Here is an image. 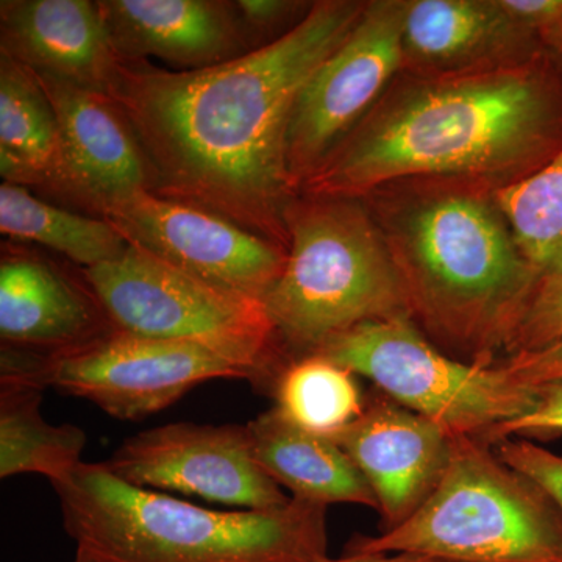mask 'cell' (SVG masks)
<instances>
[{
  "label": "cell",
  "mask_w": 562,
  "mask_h": 562,
  "mask_svg": "<svg viewBox=\"0 0 562 562\" xmlns=\"http://www.w3.org/2000/svg\"><path fill=\"white\" fill-rule=\"evenodd\" d=\"M362 0H321L258 49L202 69L120 58L106 98L154 172V192L201 206L288 249L295 191L286 147L302 88L360 20Z\"/></svg>",
  "instance_id": "cell-1"
},
{
  "label": "cell",
  "mask_w": 562,
  "mask_h": 562,
  "mask_svg": "<svg viewBox=\"0 0 562 562\" xmlns=\"http://www.w3.org/2000/svg\"><path fill=\"white\" fill-rule=\"evenodd\" d=\"M561 150L562 70L549 52L522 65L464 76L401 70L301 192L361 199L406 179L497 191Z\"/></svg>",
  "instance_id": "cell-2"
},
{
  "label": "cell",
  "mask_w": 562,
  "mask_h": 562,
  "mask_svg": "<svg viewBox=\"0 0 562 562\" xmlns=\"http://www.w3.org/2000/svg\"><path fill=\"white\" fill-rule=\"evenodd\" d=\"M494 192L406 179L361 198L382 232L414 324L443 353L471 364L509 357L541 281Z\"/></svg>",
  "instance_id": "cell-3"
},
{
  "label": "cell",
  "mask_w": 562,
  "mask_h": 562,
  "mask_svg": "<svg viewBox=\"0 0 562 562\" xmlns=\"http://www.w3.org/2000/svg\"><path fill=\"white\" fill-rule=\"evenodd\" d=\"M77 549L101 562H322L327 506L291 497L272 509L213 512L81 462L52 484Z\"/></svg>",
  "instance_id": "cell-4"
},
{
  "label": "cell",
  "mask_w": 562,
  "mask_h": 562,
  "mask_svg": "<svg viewBox=\"0 0 562 562\" xmlns=\"http://www.w3.org/2000/svg\"><path fill=\"white\" fill-rule=\"evenodd\" d=\"M284 225L286 261L262 303L295 358L368 322L412 319L382 232L361 199L301 192Z\"/></svg>",
  "instance_id": "cell-5"
},
{
  "label": "cell",
  "mask_w": 562,
  "mask_h": 562,
  "mask_svg": "<svg viewBox=\"0 0 562 562\" xmlns=\"http://www.w3.org/2000/svg\"><path fill=\"white\" fill-rule=\"evenodd\" d=\"M344 553L446 562H562V509L492 443L453 438L441 482L394 530L355 536Z\"/></svg>",
  "instance_id": "cell-6"
},
{
  "label": "cell",
  "mask_w": 562,
  "mask_h": 562,
  "mask_svg": "<svg viewBox=\"0 0 562 562\" xmlns=\"http://www.w3.org/2000/svg\"><path fill=\"white\" fill-rule=\"evenodd\" d=\"M85 280L116 330L198 344L272 384L284 368L265 303L222 290L128 244L117 260L85 269Z\"/></svg>",
  "instance_id": "cell-7"
},
{
  "label": "cell",
  "mask_w": 562,
  "mask_h": 562,
  "mask_svg": "<svg viewBox=\"0 0 562 562\" xmlns=\"http://www.w3.org/2000/svg\"><path fill=\"white\" fill-rule=\"evenodd\" d=\"M321 355L405 408L457 436L490 441L492 432L535 408L538 390L517 383L501 364L454 360L409 317L368 322L328 339Z\"/></svg>",
  "instance_id": "cell-8"
},
{
  "label": "cell",
  "mask_w": 562,
  "mask_h": 562,
  "mask_svg": "<svg viewBox=\"0 0 562 562\" xmlns=\"http://www.w3.org/2000/svg\"><path fill=\"white\" fill-rule=\"evenodd\" d=\"M406 3L408 0L366 2L341 46L302 88L292 111L286 147L288 173L295 194L401 74Z\"/></svg>",
  "instance_id": "cell-9"
},
{
  "label": "cell",
  "mask_w": 562,
  "mask_h": 562,
  "mask_svg": "<svg viewBox=\"0 0 562 562\" xmlns=\"http://www.w3.org/2000/svg\"><path fill=\"white\" fill-rule=\"evenodd\" d=\"M251 375L198 344L111 330L99 338L41 353L44 387L85 398L120 420H139L180 401L198 384Z\"/></svg>",
  "instance_id": "cell-10"
},
{
  "label": "cell",
  "mask_w": 562,
  "mask_h": 562,
  "mask_svg": "<svg viewBox=\"0 0 562 562\" xmlns=\"http://www.w3.org/2000/svg\"><path fill=\"white\" fill-rule=\"evenodd\" d=\"M132 246L195 279L261 301L286 249L201 206L139 191L101 211Z\"/></svg>",
  "instance_id": "cell-11"
},
{
  "label": "cell",
  "mask_w": 562,
  "mask_h": 562,
  "mask_svg": "<svg viewBox=\"0 0 562 562\" xmlns=\"http://www.w3.org/2000/svg\"><path fill=\"white\" fill-rule=\"evenodd\" d=\"M102 464L133 486L239 509H272L291 501L255 461L246 425L177 422L150 428L122 442Z\"/></svg>",
  "instance_id": "cell-12"
},
{
  "label": "cell",
  "mask_w": 562,
  "mask_h": 562,
  "mask_svg": "<svg viewBox=\"0 0 562 562\" xmlns=\"http://www.w3.org/2000/svg\"><path fill=\"white\" fill-rule=\"evenodd\" d=\"M349 454L379 502L380 532L408 520L441 482L453 438L380 390L357 420L327 436Z\"/></svg>",
  "instance_id": "cell-13"
},
{
  "label": "cell",
  "mask_w": 562,
  "mask_h": 562,
  "mask_svg": "<svg viewBox=\"0 0 562 562\" xmlns=\"http://www.w3.org/2000/svg\"><path fill=\"white\" fill-rule=\"evenodd\" d=\"M57 117L63 191L102 211L139 191L154 172L121 110L105 94L35 72Z\"/></svg>",
  "instance_id": "cell-14"
},
{
  "label": "cell",
  "mask_w": 562,
  "mask_h": 562,
  "mask_svg": "<svg viewBox=\"0 0 562 562\" xmlns=\"http://www.w3.org/2000/svg\"><path fill=\"white\" fill-rule=\"evenodd\" d=\"M538 33L501 0H408L402 72L464 76L522 65L543 54Z\"/></svg>",
  "instance_id": "cell-15"
},
{
  "label": "cell",
  "mask_w": 562,
  "mask_h": 562,
  "mask_svg": "<svg viewBox=\"0 0 562 562\" xmlns=\"http://www.w3.org/2000/svg\"><path fill=\"white\" fill-rule=\"evenodd\" d=\"M2 52L43 76L106 94L120 63L101 7L88 0H9Z\"/></svg>",
  "instance_id": "cell-16"
},
{
  "label": "cell",
  "mask_w": 562,
  "mask_h": 562,
  "mask_svg": "<svg viewBox=\"0 0 562 562\" xmlns=\"http://www.w3.org/2000/svg\"><path fill=\"white\" fill-rule=\"evenodd\" d=\"M114 50L124 60L161 58L202 69L239 57L241 31L233 7L210 0H102Z\"/></svg>",
  "instance_id": "cell-17"
},
{
  "label": "cell",
  "mask_w": 562,
  "mask_h": 562,
  "mask_svg": "<svg viewBox=\"0 0 562 562\" xmlns=\"http://www.w3.org/2000/svg\"><path fill=\"white\" fill-rule=\"evenodd\" d=\"M92 295L44 261L3 258L0 265V336L9 347L58 353L114 328ZM113 327V324H111Z\"/></svg>",
  "instance_id": "cell-18"
},
{
  "label": "cell",
  "mask_w": 562,
  "mask_h": 562,
  "mask_svg": "<svg viewBox=\"0 0 562 562\" xmlns=\"http://www.w3.org/2000/svg\"><path fill=\"white\" fill-rule=\"evenodd\" d=\"M250 449L262 471L292 497L328 506L355 503L379 512L368 480L338 443L302 430L276 408L246 424Z\"/></svg>",
  "instance_id": "cell-19"
},
{
  "label": "cell",
  "mask_w": 562,
  "mask_h": 562,
  "mask_svg": "<svg viewBox=\"0 0 562 562\" xmlns=\"http://www.w3.org/2000/svg\"><path fill=\"white\" fill-rule=\"evenodd\" d=\"M0 172L5 183L58 188L61 172L57 117L27 66L0 58Z\"/></svg>",
  "instance_id": "cell-20"
},
{
  "label": "cell",
  "mask_w": 562,
  "mask_h": 562,
  "mask_svg": "<svg viewBox=\"0 0 562 562\" xmlns=\"http://www.w3.org/2000/svg\"><path fill=\"white\" fill-rule=\"evenodd\" d=\"M43 387L0 380V476L38 473L61 482L81 464L87 435L41 416Z\"/></svg>",
  "instance_id": "cell-21"
},
{
  "label": "cell",
  "mask_w": 562,
  "mask_h": 562,
  "mask_svg": "<svg viewBox=\"0 0 562 562\" xmlns=\"http://www.w3.org/2000/svg\"><path fill=\"white\" fill-rule=\"evenodd\" d=\"M0 231L49 247L85 269L117 260L128 247L109 221L57 209L13 183L0 187Z\"/></svg>",
  "instance_id": "cell-22"
},
{
  "label": "cell",
  "mask_w": 562,
  "mask_h": 562,
  "mask_svg": "<svg viewBox=\"0 0 562 562\" xmlns=\"http://www.w3.org/2000/svg\"><path fill=\"white\" fill-rule=\"evenodd\" d=\"M272 391L280 416L319 436L341 431L361 416L366 403L355 373L321 355L288 361Z\"/></svg>",
  "instance_id": "cell-23"
},
{
  "label": "cell",
  "mask_w": 562,
  "mask_h": 562,
  "mask_svg": "<svg viewBox=\"0 0 562 562\" xmlns=\"http://www.w3.org/2000/svg\"><path fill=\"white\" fill-rule=\"evenodd\" d=\"M494 195L514 241L541 280L562 277V150Z\"/></svg>",
  "instance_id": "cell-24"
},
{
  "label": "cell",
  "mask_w": 562,
  "mask_h": 562,
  "mask_svg": "<svg viewBox=\"0 0 562 562\" xmlns=\"http://www.w3.org/2000/svg\"><path fill=\"white\" fill-rule=\"evenodd\" d=\"M562 336V277L539 281L530 308L513 342L512 353L541 349Z\"/></svg>",
  "instance_id": "cell-25"
},
{
  "label": "cell",
  "mask_w": 562,
  "mask_h": 562,
  "mask_svg": "<svg viewBox=\"0 0 562 562\" xmlns=\"http://www.w3.org/2000/svg\"><path fill=\"white\" fill-rule=\"evenodd\" d=\"M494 449L506 464L541 484L562 509V453L527 438L503 439L495 443Z\"/></svg>",
  "instance_id": "cell-26"
},
{
  "label": "cell",
  "mask_w": 562,
  "mask_h": 562,
  "mask_svg": "<svg viewBox=\"0 0 562 562\" xmlns=\"http://www.w3.org/2000/svg\"><path fill=\"white\" fill-rule=\"evenodd\" d=\"M536 390H538V401L535 408L519 419L503 424L492 432L487 442L495 446L508 438L562 435V382L543 384Z\"/></svg>",
  "instance_id": "cell-27"
},
{
  "label": "cell",
  "mask_w": 562,
  "mask_h": 562,
  "mask_svg": "<svg viewBox=\"0 0 562 562\" xmlns=\"http://www.w3.org/2000/svg\"><path fill=\"white\" fill-rule=\"evenodd\" d=\"M513 380L527 386L562 382V336L541 349L519 351L498 362Z\"/></svg>",
  "instance_id": "cell-28"
},
{
  "label": "cell",
  "mask_w": 562,
  "mask_h": 562,
  "mask_svg": "<svg viewBox=\"0 0 562 562\" xmlns=\"http://www.w3.org/2000/svg\"><path fill=\"white\" fill-rule=\"evenodd\" d=\"M239 11V20L255 31H272L280 25L299 24L312 10L313 2H286V0H241L233 3Z\"/></svg>",
  "instance_id": "cell-29"
},
{
  "label": "cell",
  "mask_w": 562,
  "mask_h": 562,
  "mask_svg": "<svg viewBox=\"0 0 562 562\" xmlns=\"http://www.w3.org/2000/svg\"><path fill=\"white\" fill-rule=\"evenodd\" d=\"M517 21L522 22L539 38H546L562 24V0H501Z\"/></svg>",
  "instance_id": "cell-30"
},
{
  "label": "cell",
  "mask_w": 562,
  "mask_h": 562,
  "mask_svg": "<svg viewBox=\"0 0 562 562\" xmlns=\"http://www.w3.org/2000/svg\"><path fill=\"white\" fill-rule=\"evenodd\" d=\"M322 562H446L431 560V558L416 557V554H360L344 553L338 560H328Z\"/></svg>",
  "instance_id": "cell-31"
},
{
  "label": "cell",
  "mask_w": 562,
  "mask_h": 562,
  "mask_svg": "<svg viewBox=\"0 0 562 562\" xmlns=\"http://www.w3.org/2000/svg\"><path fill=\"white\" fill-rule=\"evenodd\" d=\"M542 43L546 50L552 55L553 60L558 63V66H560L562 70V24L560 27L554 29L552 33H549V35L542 40Z\"/></svg>",
  "instance_id": "cell-32"
},
{
  "label": "cell",
  "mask_w": 562,
  "mask_h": 562,
  "mask_svg": "<svg viewBox=\"0 0 562 562\" xmlns=\"http://www.w3.org/2000/svg\"><path fill=\"white\" fill-rule=\"evenodd\" d=\"M74 562H101V561L95 560V558L92 557L91 553H88L87 550L77 549L76 560H74Z\"/></svg>",
  "instance_id": "cell-33"
}]
</instances>
